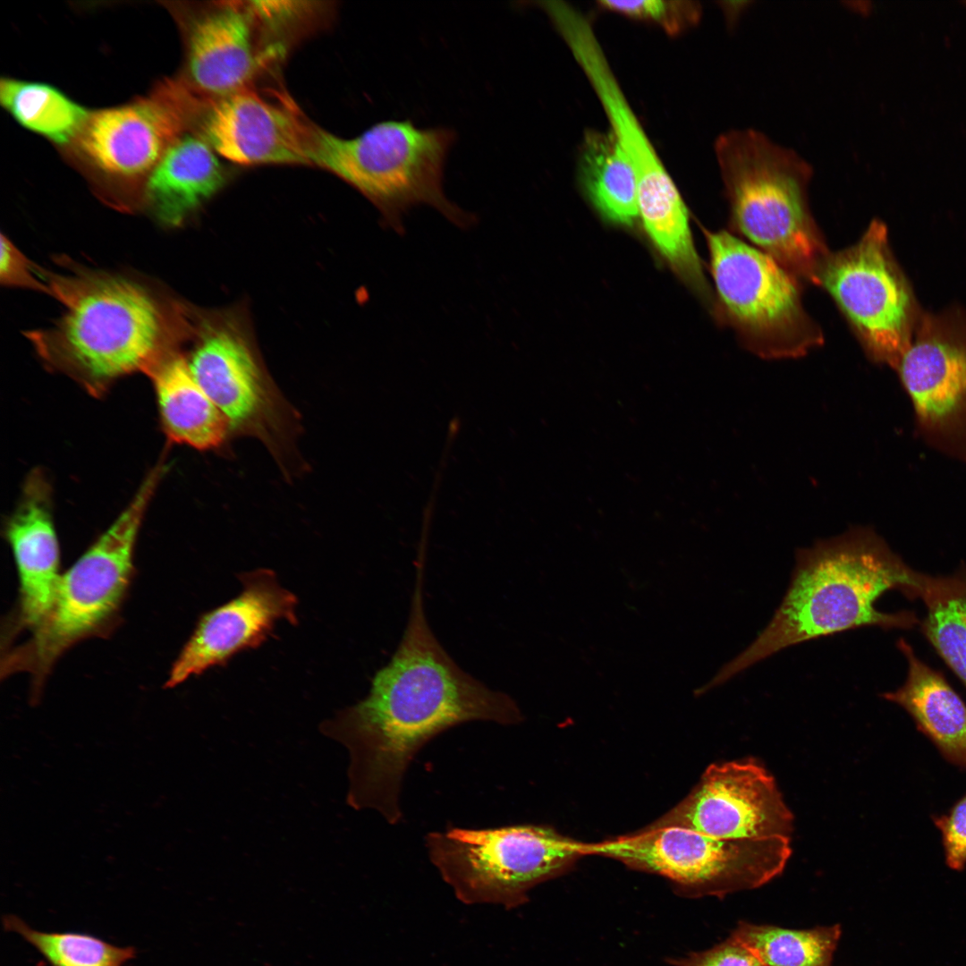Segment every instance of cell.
Returning <instances> with one entry per match:
<instances>
[{
    "mask_svg": "<svg viewBox=\"0 0 966 966\" xmlns=\"http://www.w3.org/2000/svg\"><path fill=\"white\" fill-rule=\"evenodd\" d=\"M896 646L907 661V676L882 698L903 708L945 760L966 770V703L944 674L922 661L905 640Z\"/></svg>",
    "mask_w": 966,
    "mask_h": 966,
    "instance_id": "d6986e66",
    "label": "cell"
},
{
    "mask_svg": "<svg viewBox=\"0 0 966 966\" xmlns=\"http://www.w3.org/2000/svg\"><path fill=\"white\" fill-rule=\"evenodd\" d=\"M156 390L163 428L174 443L199 450L221 447L231 436L226 419L178 355L157 360L147 370Z\"/></svg>",
    "mask_w": 966,
    "mask_h": 966,
    "instance_id": "44dd1931",
    "label": "cell"
},
{
    "mask_svg": "<svg viewBox=\"0 0 966 966\" xmlns=\"http://www.w3.org/2000/svg\"><path fill=\"white\" fill-rule=\"evenodd\" d=\"M895 371L916 429L937 451L966 462V312H921Z\"/></svg>",
    "mask_w": 966,
    "mask_h": 966,
    "instance_id": "8fae6325",
    "label": "cell"
},
{
    "mask_svg": "<svg viewBox=\"0 0 966 966\" xmlns=\"http://www.w3.org/2000/svg\"><path fill=\"white\" fill-rule=\"evenodd\" d=\"M715 153L733 228L798 279L818 285L830 252L809 205V163L754 129L724 132Z\"/></svg>",
    "mask_w": 966,
    "mask_h": 966,
    "instance_id": "3957f363",
    "label": "cell"
},
{
    "mask_svg": "<svg viewBox=\"0 0 966 966\" xmlns=\"http://www.w3.org/2000/svg\"><path fill=\"white\" fill-rule=\"evenodd\" d=\"M188 365L226 419L231 434L258 439L284 473H292L299 415L266 377L249 347L236 336L217 331L202 339Z\"/></svg>",
    "mask_w": 966,
    "mask_h": 966,
    "instance_id": "7c38bea8",
    "label": "cell"
},
{
    "mask_svg": "<svg viewBox=\"0 0 966 966\" xmlns=\"http://www.w3.org/2000/svg\"><path fill=\"white\" fill-rule=\"evenodd\" d=\"M225 179L224 167L208 142L184 133L149 174L148 200L161 222L176 225L216 193Z\"/></svg>",
    "mask_w": 966,
    "mask_h": 966,
    "instance_id": "ffe728a7",
    "label": "cell"
},
{
    "mask_svg": "<svg viewBox=\"0 0 966 966\" xmlns=\"http://www.w3.org/2000/svg\"><path fill=\"white\" fill-rule=\"evenodd\" d=\"M57 292L67 310L46 342L88 380L146 371L157 360L161 315L143 289L100 278L70 282Z\"/></svg>",
    "mask_w": 966,
    "mask_h": 966,
    "instance_id": "ba28073f",
    "label": "cell"
},
{
    "mask_svg": "<svg viewBox=\"0 0 966 966\" xmlns=\"http://www.w3.org/2000/svg\"><path fill=\"white\" fill-rule=\"evenodd\" d=\"M924 573L913 570L872 529L853 527L798 550L787 591L758 636L725 664L700 694L784 648L865 626L911 630L913 611L886 613L875 606L888 590L920 597Z\"/></svg>",
    "mask_w": 966,
    "mask_h": 966,
    "instance_id": "7a4b0ae2",
    "label": "cell"
},
{
    "mask_svg": "<svg viewBox=\"0 0 966 966\" xmlns=\"http://www.w3.org/2000/svg\"><path fill=\"white\" fill-rule=\"evenodd\" d=\"M314 126L289 99L274 102L247 87L215 99L203 138L217 155L240 165H311Z\"/></svg>",
    "mask_w": 966,
    "mask_h": 966,
    "instance_id": "2e32d148",
    "label": "cell"
},
{
    "mask_svg": "<svg viewBox=\"0 0 966 966\" xmlns=\"http://www.w3.org/2000/svg\"><path fill=\"white\" fill-rule=\"evenodd\" d=\"M256 25L242 2L221 3L195 21L188 70L196 88L216 99L249 87L265 58L255 46Z\"/></svg>",
    "mask_w": 966,
    "mask_h": 966,
    "instance_id": "ac0fdd59",
    "label": "cell"
},
{
    "mask_svg": "<svg viewBox=\"0 0 966 966\" xmlns=\"http://www.w3.org/2000/svg\"><path fill=\"white\" fill-rule=\"evenodd\" d=\"M197 107L185 89L168 83L148 97L89 114L77 137L79 147L108 174L143 175L186 133Z\"/></svg>",
    "mask_w": 966,
    "mask_h": 966,
    "instance_id": "5bb4252c",
    "label": "cell"
},
{
    "mask_svg": "<svg viewBox=\"0 0 966 966\" xmlns=\"http://www.w3.org/2000/svg\"><path fill=\"white\" fill-rule=\"evenodd\" d=\"M939 829L945 863L955 871L966 866V792L945 814L932 817Z\"/></svg>",
    "mask_w": 966,
    "mask_h": 966,
    "instance_id": "83f0119b",
    "label": "cell"
},
{
    "mask_svg": "<svg viewBox=\"0 0 966 966\" xmlns=\"http://www.w3.org/2000/svg\"><path fill=\"white\" fill-rule=\"evenodd\" d=\"M50 487L42 472H31L21 501L5 527L17 566L20 588L6 640L36 628L47 615L61 578L59 545L51 513Z\"/></svg>",
    "mask_w": 966,
    "mask_h": 966,
    "instance_id": "e0dca14e",
    "label": "cell"
},
{
    "mask_svg": "<svg viewBox=\"0 0 966 966\" xmlns=\"http://www.w3.org/2000/svg\"><path fill=\"white\" fill-rule=\"evenodd\" d=\"M425 845L460 901L508 909L524 903L532 887L587 854V844L535 825L450 827L428 833Z\"/></svg>",
    "mask_w": 966,
    "mask_h": 966,
    "instance_id": "8992f818",
    "label": "cell"
},
{
    "mask_svg": "<svg viewBox=\"0 0 966 966\" xmlns=\"http://www.w3.org/2000/svg\"><path fill=\"white\" fill-rule=\"evenodd\" d=\"M242 590L204 614L174 661L165 683L173 688L191 676L226 664L237 653L257 648L276 623H297V598L269 569L242 573Z\"/></svg>",
    "mask_w": 966,
    "mask_h": 966,
    "instance_id": "9a60e30c",
    "label": "cell"
},
{
    "mask_svg": "<svg viewBox=\"0 0 966 966\" xmlns=\"http://www.w3.org/2000/svg\"><path fill=\"white\" fill-rule=\"evenodd\" d=\"M673 966H767L749 947L731 936L712 948L671 959Z\"/></svg>",
    "mask_w": 966,
    "mask_h": 966,
    "instance_id": "f1b7e54d",
    "label": "cell"
},
{
    "mask_svg": "<svg viewBox=\"0 0 966 966\" xmlns=\"http://www.w3.org/2000/svg\"><path fill=\"white\" fill-rule=\"evenodd\" d=\"M792 853L790 838L724 840L678 826L587 844V854L621 860L674 881L693 895L723 897L759 887L779 876Z\"/></svg>",
    "mask_w": 966,
    "mask_h": 966,
    "instance_id": "9c48e42d",
    "label": "cell"
},
{
    "mask_svg": "<svg viewBox=\"0 0 966 966\" xmlns=\"http://www.w3.org/2000/svg\"><path fill=\"white\" fill-rule=\"evenodd\" d=\"M717 314L743 345L766 359L797 358L823 334L806 312L798 278L769 255L726 231H704Z\"/></svg>",
    "mask_w": 966,
    "mask_h": 966,
    "instance_id": "52a82bcc",
    "label": "cell"
},
{
    "mask_svg": "<svg viewBox=\"0 0 966 966\" xmlns=\"http://www.w3.org/2000/svg\"><path fill=\"white\" fill-rule=\"evenodd\" d=\"M818 281L868 357L895 370L922 311L891 250L886 225L873 220L855 244L829 253Z\"/></svg>",
    "mask_w": 966,
    "mask_h": 966,
    "instance_id": "30bf717a",
    "label": "cell"
},
{
    "mask_svg": "<svg viewBox=\"0 0 966 966\" xmlns=\"http://www.w3.org/2000/svg\"><path fill=\"white\" fill-rule=\"evenodd\" d=\"M0 101L22 127L56 144L78 137L89 115L57 88L38 81L1 79Z\"/></svg>",
    "mask_w": 966,
    "mask_h": 966,
    "instance_id": "cb8c5ba5",
    "label": "cell"
},
{
    "mask_svg": "<svg viewBox=\"0 0 966 966\" xmlns=\"http://www.w3.org/2000/svg\"><path fill=\"white\" fill-rule=\"evenodd\" d=\"M838 924L789 929L739 922L731 936L749 947L767 966H832L841 936Z\"/></svg>",
    "mask_w": 966,
    "mask_h": 966,
    "instance_id": "d4e9b609",
    "label": "cell"
},
{
    "mask_svg": "<svg viewBox=\"0 0 966 966\" xmlns=\"http://www.w3.org/2000/svg\"><path fill=\"white\" fill-rule=\"evenodd\" d=\"M0 279L6 285L50 292L36 276L26 257L4 234L1 235Z\"/></svg>",
    "mask_w": 966,
    "mask_h": 966,
    "instance_id": "f546056e",
    "label": "cell"
},
{
    "mask_svg": "<svg viewBox=\"0 0 966 966\" xmlns=\"http://www.w3.org/2000/svg\"><path fill=\"white\" fill-rule=\"evenodd\" d=\"M598 4L629 18L656 23L673 36L693 27L701 16V7L694 1H599Z\"/></svg>",
    "mask_w": 966,
    "mask_h": 966,
    "instance_id": "4316f807",
    "label": "cell"
},
{
    "mask_svg": "<svg viewBox=\"0 0 966 966\" xmlns=\"http://www.w3.org/2000/svg\"><path fill=\"white\" fill-rule=\"evenodd\" d=\"M580 185L607 221L625 226L639 218L637 180L630 160L611 131H588L579 158Z\"/></svg>",
    "mask_w": 966,
    "mask_h": 966,
    "instance_id": "7402d4cb",
    "label": "cell"
},
{
    "mask_svg": "<svg viewBox=\"0 0 966 966\" xmlns=\"http://www.w3.org/2000/svg\"><path fill=\"white\" fill-rule=\"evenodd\" d=\"M656 826L724 840L790 837L793 816L774 778L753 760L709 766L693 791Z\"/></svg>",
    "mask_w": 966,
    "mask_h": 966,
    "instance_id": "4fadbf2b",
    "label": "cell"
},
{
    "mask_svg": "<svg viewBox=\"0 0 966 966\" xmlns=\"http://www.w3.org/2000/svg\"><path fill=\"white\" fill-rule=\"evenodd\" d=\"M455 140L451 128L418 127L410 119L382 121L351 139L315 125L309 159L368 197L399 233L403 216L419 205L466 228L474 216L450 201L444 191L445 162Z\"/></svg>",
    "mask_w": 966,
    "mask_h": 966,
    "instance_id": "5b68a950",
    "label": "cell"
},
{
    "mask_svg": "<svg viewBox=\"0 0 966 966\" xmlns=\"http://www.w3.org/2000/svg\"><path fill=\"white\" fill-rule=\"evenodd\" d=\"M165 470L166 464H157L110 527L61 575L45 618L28 640L3 657V676L29 673L36 698L68 648L114 625L133 575V551L143 517Z\"/></svg>",
    "mask_w": 966,
    "mask_h": 966,
    "instance_id": "277c9868",
    "label": "cell"
},
{
    "mask_svg": "<svg viewBox=\"0 0 966 966\" xmlns=\"http://www.w3.org/2000/svg\"><path fill=\"white\" fill-rule=\"evenodd\" d=\"M408 622L368 695L321 724L327 738L349 755L346 801L371 809L390 825L402 818L405 773L433 738L456 725L488 721L513 725L523 719L516 701L464 672L434 635L424 608L425 554H419Z\"/></svg>",
    "mask_w": 966,
    "mask_h": 966,
    "instance_id": "6da1fadb",
    "label": "cell"
},
{
    "mask_svg": "<svg viewBox=\"0 0 966 966\" xmlns=\"http://www.w3.org/2000/svg\"><path fill=\"white\" fill-rule=\"evenodd\" d=\"M5 930L31 945L50 966H123L135 958L133 946H117L95 936L75 932H44L15 915L3 917Z\"/></svg>",
    "mask_w": 966,
    "mask_h": 966,
    "instance_id": "484cf974",
    "label": "cell"
},
{
    "mask_svg": "<svg viewBox=\"0 0 966 966\" xmlns=\"http://www.w3.org/2000/svg\"><path fill=\"white\" fill-rule=\"evenodd\" d=\"M919 598L927 608L920 631L966 689V565L945 576L925 573Z\"/></svg>",
    "mask_w": 966,
    "mask_h": 966,
    "instance_id": "603a6c76",
    "label": "cell"
}]
</instances>
